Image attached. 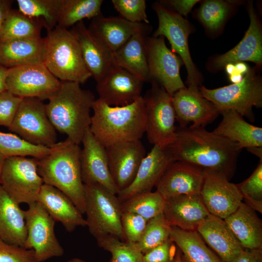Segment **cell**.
Segmentation results:
<instances>
[{
  "instance_id": "cell-1",
  "label": "cell",
  "mask_w": 262,
  "mask_h": 262,
  "mask_svg": "<svg viewBox=\"0 0 262 262\" xmlns=\"http://www.w3.org/2000/svg\"><path fill=\"white\" fill-rule=\"evenodd\" d=\"M173 161L186 162L204 169L224 173L229 180L234 173L241 150L238 144L203 127L180 128L167 147Z\"/></svg>"
},
{
  "instance_id": "cell-2",
  "label": "cell",
  "mask_w": 262,
  "mask_h": 262,
  "mask_svg": "<svg viewBox=\"0 0 262 262\" xmlns=\"http://www.w3.org/2000/svg\"><path fill=\"white\" fill-rule=\"evenodd\" d=\"M92 109L90 131L105 147L140 140L145 133L146 110L142 96L122 106L108 105L98 98Z\"/></svg>"
},
{
  "instance_id": "cell-3",
  "label": "cell",
  "mask_w": 262,
  "mask_h": 262,
  "mask_svg": "<svg viewBox=\"0 0 262 262\" xmlns=\"http://www.w3.org/2000/svg\"><path fill=\"white\" fill-rule=\"evenodd\" d=\"M49 153L37 159L39 174L44 183L66 195L83 214L84 185L82 181L79 145L67 138L51 147Z\"/></svg>"
},
{
  "instance_id": "cell-4",
  "label": "cell",
  "mask_w": 262,
  "mask_h": 262,
  "mask_svg": "<svg viewBox=\"0 0 262 262\" xmlns=\"http://www.w3.org/2000/svg\"><path fill=\"white\" fill-rule=\"evenodd\" d=\"M95 100L94 94L82 89L80 83L61 82L60 88L46 104L47 115L56 130L80 145L90 128V112Z\"/></svg>"
},
{
  "instance_id": "cell-5",
  "label": "cell",
  "mask_w": 262,
  "mask_h": 262,
  "mask_svg": "<svg viewBox=\"0 0 262 262\" xmlns=\"http://www.w3.org/2000/svg\"><path fill=\"white\" fill-rule=\"evenodd\" d=\"M43 63L62 82L83 84L92 75L82 57L79 44L67 29L56 26L44 38Z\"/></svg>"
},
{
  "instance_id": "cell-6",
  "label": "cell",
  "mask_w": 262,
  "mask_h": 262,
  "mask_svg": "<svg viewBox=\"0 0 262 262\" xmlns=\"http://www.w3.org/2000/svg\"><path fill=\"white\" fill-rule=\"evenodd\" d=\"M86 226L97 240L112 235L126 241L121 225V202L117 195L98 183L84 184Z\"/></svg>"
},
{
  "instance_id": "cell-7",
  "label": "cell",
  "mask_w": 262,
  "mask_h": 262,
  "mask_svg": "<svg viewBox=\"0 0 262 262\" xmlns=\"http://www.w3.org/2000/svg\"><path fill=\"white\" fill-rule=\"evenodd\" d=\"M257 69H249L239 83L213 89L201 86L199 93L219 112L233 110L254 122L253 107H262V80Z\"/></svg>"
},
{
  "instance_id": "cell-8",
  "label": "cell",
  "mask_w": 262,
  "mask_h": 262,
  "mask_svg": "<svg viewBox=\"0 0 262 262\" xmlns=\"http://www.w3.org/2000/svg\"><path fill=\"white\" fill-rule=\"evenodd\" d=\"M150 82L151 87L143 97L146 116L145 132L150 143L166 148L176 136V115L172 97L156 82Z\"/></svg>"
},
{
  "instance_id": "cell-9",
  "label": "cell",
  "mask_w": 262,
  "mask_h": 262,
  "mask_svg": "<svg viewBox=\"0 0 262 262\" xmlns=\"http://www.w3.org/2000/svg\"><path fill=\"white\" fill-rule=\"evenodd\" d=\"M44 183L38 171L37 159L28 157L4 159L0 185L19 205L36 202Z\"/></svg>"
},
{
  "instance_id": "cell-10",
  "label": "cell",
  "mask_w": 262,
  "mask_h": 262,
  "mask_svg": "<svg viewBox=\"0 0 262 262\" xmlns=\"http://www.w3.org/2000/svg\"><path fill=\"white\" fill-rule=\"evenodd\" d=\"M153 8L158 19V26L153 36H162L168 39L172 50L185 66L188 87L199 88L202 76L193 62L188 47V36L193 31L190 23L159 2L154 3Z\"/></svg>"
},
{
  "instance_id": "cell-11",
  "label": "cell",
  "mask_w": 262,
  "mask_h": 262,
  "mask_svg": "<svg viewBox=\"0 0 262 262\" xmlns=\"http://www.w3.org/2000/svg\"><path fill=\"white\" fill-rule=\"evenodd\" d=\"M9 129L27 142L50 147L57 143L56 130L46 104L36 98H23Z\"/></svg>"
},
{
  "instance_id": "cell-12",
  "label": "cell",
  "mask_w": 262,
  "mask_h": 262,
  "mask_svg": "<svg viewBox=\"0 0 262 262\" xmlns=\"http://www.w3.org/2000/svg\"><path fill=\"white\" fill-rule=\"evenodd\" d=\"M27 237L24 248L32 249L39 262L63 255L64 250L54 231L55 221L38 202L24 211Z\"/></svg>"
},
{
  "instance_id": "cell-13",
  "label": "cell",
  "mask_w": 262,
  "mask_h": 262,
  "mask_svg": "<svg viewBox=\"0 0 262 262\" xmlns=\"http://www.w3.org/2000/svg\"><path fill=\"white\" fill-rule=\"evenodd\" d=\"M61 82L43 63L31 64L8 69L6 90L22 98L49 99L59 90Z\"/></svg>"
},
{
  "instance_id": "cell-14",
  "label": "cell",
  "mask_w": 262,
  "mask_h": 262,
  "mask_svg": "<svg viewBox=\"0 0 262 262\" xmlns=\"http://www.w3.org/2000/svg\"><path fill=\"white\" fill-rule=\"evenodd\" d=\"M145 44L149 82H156L172 97L185 87L180 74L181 59L167 47L164 36H146Z\"/></svg>"
},
{
  "instance_id": "cell-15",
  "label": "cell",
  "mask_w": 262,
  "mask_h": 262,
  "mask_svg": "<svg viewBox=\"0 0 262 262\" xmlns=\"http://www.w3.org/2000/svg\"><path fill=\"white\" fill-rule=\"evenodd\" d=\"M200 196L209 213L223 219L234 212L243 199L236 184L224 173L206 169Z\"/></svg>"
},
{
  "instance_id": "cell-16",
  "label": "cell",
  "mask_w": 262,
  "mask_h": 262,
  "mask_svg": "<svg viewBox=\"0 0 262 262\" xmlns=\"http://www.w3.org/2000/svg\"><path fill=\"white\" fill-rule=\"evenodd\" d=\"M144 82L126 69L113 65L98 82L99 98L112 106L130 104L141 97Z\"/></svg>"
},
{
  "instance_id": "cell-17",
  "label": "cell",
  "mask_w": 262,
  "mask_h": 262,
  "mask_svg": "<svg viewBox=\"0 0 262 262\" xmlns=\"http://www.w3.org/2000/svg\"><path fill=\"white\" fill-rule=\"evenodd\" d=\"M172 101L180 128L190 122L193 127H205L220 115L213 104L200 95L199 88L185 86L173 95Z\"/></svg>"
},
{
  "instance_id": "cell-18",
  "label": "cell",
  "mask_w": 262,
  "mask_h": 262,
  "mask_svg": "<svg viewBox=\"0 0 262 262\" xmlns=\"http://www.w3.org/2000/svg\"><path fill=\"white\" fill-rule=\"evenodd\" d=\"M81 143L80 161L84 184L98 183L117 195L119 190L110 173L106 148L97 140L90 128L85 132Z\"/></svg>"
},
{
  "instance_id": "cell-19",
  "label": "cell",
  "mask_w": 262,
  "mask_h": 262,
  "mask_svg": "<svg viewBox=\"0 0 262 262\" xmlns=\"http://www.w3.org/2000/svg\"><path fill=\"white\" fill-rule=\"evenodd\" d=\"M113 180L119 191L128 187L135 178L146 156L141 140L115 144L105 147Z\"/></svg>"
},
{
  "instance_id": "cell-20",
  "label": "cell",
  "mask_w": 262,
  "mask_h": 262,
  "mask_svg": "<svg viewBox=\"0 0 262 262\" xmlns=\"http://www.w3.org/2000/svg\"><path fill=\"white\" fill-rule=\"evenodd\" d=\"M203 180L204 169L176 161L169 165L155 187L165 199L181 195H200Z\"/></svg>"
},
{
  "instance_id": "cell-21",
  "label": "cell",
  "mask_w": 262,
  "mask_h": 262,
  "mask_svg": "<svg viewBox=\"0 0 262 262\" xmlns=\"http://www.w3.org/2000/svg\"><path fill=\"white\" fill-rule=\"evenodd\" d=\"M250 24L242 40L232 49L215 57L211 62L213 71L223 69L229 64L249 61L254 63L257 68L262 64V29L260 20L250 3L248 5Z\"/></svg>"
},
{
  "instance_id": "cell-22",
  "label": "cell",
  "mask_w": 262,
  "mask_h": 262,
  "mask_svg": "<svg viewBox=\"0 0 262 262\" xmlns=\"http://www.w3.org/2000/svg\"><path fill=\"white\" fill-rule=\"evenodd\" d=\"M173 161L166 148L154 146L142 161L134 179L116 195L121 202L138 194L151 192Z\"/></svg>"
},
{
  "instance_id": "cell-23",
  "label": "cell",
  "mask_w": 262,
  "mask_h": 262,
  "mask_svg": "<svg viewBox=\"0 0 262 262\" xmlns=\"http://www.w3.org/2000/svg\"><path fill=\"white\" fill-rule=\"evenodd\" d=\"M87 28L112 52L122 47L134 34H147L151 30L147 24L132 23L120 16L104 17L102 14L92 18Z\"/></svg>"
},
{
  "instance_id": "cell-24",
  "label": "cell",
  "mask_w": 262,
  "mask_h": 262,
  "mask_svg": "<svg viewBox=\"0 0 262 262\" xmlns=\"http://www.w3.org/2000/svg\"><path fill=\"white\" fill-rule=\"evenodd\" d=\"M163 214L170 226L196 231L210 213L200 195H181L165 199Z\"/></svg>"
},
{
  "instance_id": "cell-25",
  "label": "cell",
  "mask_w": 262,
  "mask_h": 262,
  "mask_svg": "<svg viewBox=\"0 0 262 262\" xmlns=\"http://www.w3.org/2000/svg\"><path fill=\"white\" fill-rule=\"evenodd\" d=\"M70 31L79 44L86 67L98 82L114 65L112 52L89 32L83 21L73 26Z\"/></svg>"
},
{
  "instance_id": "cell-26",
  "label": "cell",
  "mask_w": 262,
  "mask_h": 262,
  "mask_svg": "<svg viewBox=\"0 0 262 262\" xmlns=\"http://www.w3.org/2000/svg\"><path fill=\"white\" fill-rule=\"evenodd\" d=\"M37 202L41 204L50 216L72 232L79 227L86 226L83 214L71 200L56 188L44 183Z\"/></svg>"
},
{
  "instance_id": "cell-27",
  "label": "cell",
  "mask_w": 262,
  "mask_h": 262,
  "mask_svg": "<svg viewBox=\"0 0 262 262\" xmlns=\"http://www.w3.org/2000/svg\"><path fill=\"white\" fill-rule=\"evenodd\" d=\"M196 231L222 262H232L244 250L224 220L211 214L199 224Z\"/></svg>"
},
{
  "instance_id": "cell-28",
  "label": "cell",
  "mask_w": 262,
  "mask_h": 262,
  "mask_svg": "<svg viewBox=\"0 0 262 262\" xmlns=\"http://www.w3.org/2000/svg\"><path fill=\"white\" fill-rule=\"evenodd\" d=\"M224 220L243 248L262 249V222L252 208L242 202L237 210Z\"/></svg>"
},
{
  "instance_id": "cell-29",
  "label": "cell",
  "mask_w": 262,
  "mask_h": 262,
  "mask_svg": "<svg viewBox=\"0 0 262 262\" xmlns=\"http://www.w3.org/2000/svg\"><path fill=\"white\" fill-rule=\"evenodd\" d=\"M220 114L222 120L213 132L238 144L242 149L262 147V128L248 123L233 110H222Z\"/></svg>"
},
{
  "instance_id": "cell-30",
  "label": "cell",
  "mask_w": 262,
  "mask_h": 262,
  "mask_svg": "<svg viewBox=\"0 0 262 262\" xmlns=\"http://www.w3.org/2000/svg\"><path fill=\"white\" fill-rule=\"evenodd\" d=\"M26 237L24 210L0 185V238L9 244L24 247Z\"/></svg>"
},
{
  "instance_id": "cell-31",
  "label": "cell",
  "mask_w": 262,
  "mask_h": 262,
  "mask_svg": "<svg viewBox=\"0 0 262 262\" xmlns=\"http://www.w3.org/2000/svg\"><path fill=\"white\" fill-rule=\"evenodd\" d=\"M147 35L142 33L134 34L112 52L114 65L123 68L144 82L150 81L145 44Z\"/></svg>"
},
{
  "instance_id": "cell-32",
  "label": "cell",
  "mask_w": 262,
  "mask_h": 262,
  "mask_svg": "<svg viewBox=\"0 0 262 262\" xmlns=\"http://www.w3.org/2000/svg\"><path fill=\"white\" fill-rule=\"evenodd\" d=\"M44 38L0 41V65L10 68L43 63Z\"/></svg>"
},
{
  "instance_id": "cell-33",
  "label": "cell",
  "mask_w": 262,
  "mask_h": 262,
  "mask_svg": "<svg viewBox=\"0 0 262 262\" xmlns=\"http://www.w3.org/2000/svg\"><path fill=\"white\" fill-rule=\"evenodd\" d=\"M170 238L182 252V262H222L206 246L196 231L171 226Z\"/></svg>"
},
{
  "instance_id": "cell-34",
  "label": "cell",
  "mask_w": 262,
  "mask_h": 262,
  "mask_svg": "<svg viewBox=\"0 0 262 262\" xmlns=\"http://www.w3.org/2000/svg\"><path fill=\"white\" fill-rule=\"evenodd\" d=\"M43 27V19L31 17L19 10L11 9L3 23L0 41L40 38Z\"/></svg>"
},
{
  "instance_id": "cell-35",
  "label": "cell",
  "mask_w": 262,
  "mask_h": 262,
  "mask_svg": "<svg viewBox=\"0 0 262 262\" xmlns=\"http://www.w3.org/2000/svg\"><path fill=\"white\" fill-rule=\"evenodd\" d=\"M103 2L102 0H64L57 26L67 29L83 19H92L101 14Z\"/></svg>"
},
{
  "instance_id": "cell-36",
  "label": "cell",
  "mask_w": 262,
  "mask_h": 262,
  "mask_svg": "<svg viewBox=\"0 0 262 262\" xmlns=\"http://www.w3.org/2000/svg\"><path fill=\"white\" fill-rule=\"evenodd\" d=\"M64 0H17L18 10L29 17L42 18L47 31L57 25Z\"/></svg>"
},
{
  "instance_id": "cell-37",
  "label": "cell",
  "mask_w": 262,
  "mask_h": 262,
  "mask_svg": "<svg viewBox=\"0 0 262 262\" xmlns=\"http://www.w3.org/2000/svg\"><path fill=\"white\" fill-rule=\"evenodd\" d=\"M50 151V147L32 144L16 134L0 131V156L3 159L12 157L40 159Z\"/></svg>"
},
{
  "instance_id": "cell-38",
  "label": "cell",
  "mask_w": 262,
  "mask_h": 262,
  "mask_svg": "<svg viewBox=\"0 0 262 262\" xmlns=\"http://www.w3.org/2000/svg\"><path fill=\"white\" fill-rule=\"evenodd\" d=\"M165 198L158 192L134 196L121 202L123 212L136 213L147 220L163 213Z\"/></svg>"
},
{
  "instance_id": "cell-39",
  "label": "cell",
  "mask_w": 262,
  "mask_h": 262,
  "mask_svg": "<svg viewBox=\"0 0 262 262\" xmlns=\"http://www.w3.org/2000/svg\"><path fill=\"white\" fill-rule=\"evenodd\" d=\"M236 2L221 0H205L198 9V18L206 29L212 32H216L224 24Z\"/></svg>"
},
{
  "instance_id": "cell-40",
  "label": "cell",
  "mask_w": 262,
  "mask_h": 262,
  "mask_svg": "<svg viewBox=\"0 0 262 262\" xmlns=\"http://www.w3.org/2000/svg\"><path fill=\"white\" fill-rule=\"evenodd\" d=\"M98 246L111 254L110 262H143V254L136 244L106 235L97 239Z\"/></svg>"
},
{
  "instance_id": "cell-41",
  "label": "cell",
  "mask_w": 262,
  "mask_h": 262,
  "mask_svg": "<svg viewBox=\"0 0 262 262\" xmlns=\"http://www.w3.org/2000/svg\"><path fill=\"white\" fill-rule=\"evenodd\" d=\"M171 226L163 213L147 221L144 232L136 244L143 254L170 238Z\"/></svg>"
},
{
  "instance_id": "cell-42",
  "label": "cell",
  "mask_w": 262,
  "mask_h": 262,
  "mask_svg": "<svg viewBox=\"0 0 262 262\" xmlns=\"http://www.w3.org/2000/svg\"><path fill=\"white\" fill-rule=\"evenodd\" d=\"M236 185L246 204L262 213V159L251 176Z\"/></svg>"
},
{
  "instance_id": "cell-43",
  "label": "cell",
  "mask_w": 262,
  "mask_h": 262,
  "mask_svg": "<svg viewBox=\"0 0 262 262\" xmlns=\"http://www.w3.org/2000/svg\"><path fill=\"white\" fill-rule=\"evenodd\" d=\"M115 9L120 16L132 23H149L146 13L145 0H112Z\"/></svg>"
},
{
  "instance_id": "cell-44",
  "label": "cell",
  "mask_w": 262,
  "mask_h": 262,
  "mask_svg": "<svg viewBox=\"0 0 262 262\" xmlns=\"http://www.w3.org/2000/svg\"><path fill=\"white\" fill-rule=\"evenodd\" d=\"M147 222V220L136 213L123 212L121 225L126 241L137 243L144 232Z\"/></svg>"
},
{
  "instance_id": "cell-45",
  "label": "cell",
  "mask_w": 262,
  "mask_h": 262,
  "mask_svg": "<svg viewBox=\"0 0 262 262\" xmlns=\"http://www.w3.org/2000/svg\"><path fill=\"white\" fill-rule=\"evenodd\" d=\"M0 262H39L32 249L9 244L0 238Z\"/></svg>"
},
{
  "instance_id": "cell-46",
  "label": "cell",
  "mask_w": 262,
  "mask_h": 262,
  "mask_svg": "<svg viewBox=\"0 0 262 262\" xmlns=\"http://www.w3.org/2000/svg\"><path fill=\"white\" fill-rule=\"evenodd\" d=\"M22 99L7 90L0 94V126L10 127Z\"/></svg>"
},
{
  "instance_id": "cell-47",
  "label": "cell",
  "mask_w": 262,
  "mask_h": 262,
  "mask_svg": "<svg viewBox=\"0 0 262 262\" xmlns=\"http://www.w3.org/2000/svg\"><path fill=\"white\" fill-rule=\"evenodd\" d=\"M176 251L175 244L169 238L143 254V262H173Z\"/></svg>"
},
{
  "instance_id": "cell-48",
  "label": "cell",
  "mask_w": 262,
  "mask_h": 262,
  "mask_svg": "<svg viewBox=\"0 0 262 262\" xmlns=\"http://www.w3.org/2000/svg\"><path fill=\"white\" fill-rule=\"evenodd\" d=\"M198 1L197 0H166L159 2L180 16H186Z\"/></svg>"
},
{
  "instance_id": "cell-49",
  "label": "cell",
  "mask_w": 262,
  "mask_h": 262,
  "mask_svg": "<svg viewBox=\"0 0 262 262\" xmlns=\"http://www.w3.org/2000/svg\"><path fill=\"white\" fill-rule=\"evenodd\" d=\"M232 262H262V249L244 250Z\"/></svg>"
},
{
  "instance_id": "cell-50",
  "label": "cell",
  "mask_w": 262,
  "mask_h": 262,
  "mask_svg": "<svg viewBox=\"0 0 262 262\" xmlns=\"http://www.w3.org/2000/svg\"><path fill=\"white\" fill-rule=\"evenodd\" d=\"M13 1L0 0V33L3 23L11 9Z\"/></svg>"
},
{
  "instance_id": "cell-51",
  "label": "cell",
  "mask_w": 262,
  "mask_h": 262,
  "mask_svg": "<svg viewBox=\"0 0 262 262\" xmlns=\"http://www.w3.org/2000/svg\"><path fill=\"white\" fill-rule=\"evenodd\" d=\"M8 68L0 65V94L6 90V80L8 71Z\"/></svg>"
},
{
  "instance_id": "cell-52",
  "label": "cell",
  "mask_w": 262,
  "mask_h": 262,
  "mask_svg": "<svg viewBox=\"0 0 262 262\" xmlns=\"http://www.w3.org/2000/svg\"><path fill=\"white\" fill-rule=\"evenodd\" d=\"M234 72L240 73L242 75L246 74L249 69L246 65L244 62H238L234 64Z\"/></svg>"
},
{
  "instance_id": "cell-53",
  "label": "cell",
  "mask_w": 262,
  "mask_h": 262,
  "mask_svg": "<svg viewBox=\"0 0 262 262\" xmlns=\"http://www.w3.org/2000/svg\"><path fill=\"white\" fill-rule=\"evenodd\" d=\"M243 75L234 72L232 74L229 75V80L232 84L237 83L241 82L243 77Z\"/></svg>"
},
{
  "instance_id": "cell-54",
  "label": "cell",
  "mask_w": 262,
  "mask_h": 262,
  "mask_svg": "<svg viewBox=\"0 0 262 262\" xmlns=\"http://www.w3.org/2000/svg\"><path fill=\"white\" fill-rule=\"evenodd\" d=\"M247 150L256 155L260 159H262V147H254L247 149Z\"/></svg>"
},
{
  "instance_id": "cell-55",
  "label": "cell",
  "mask_w": 262,
  "mask_h": 262,
  "mask_svg": "<svg viewBox=\"0 0 262 262\" xmlns=\"http://www.w3.org/2000/svg\"><path fill=\"white\" fill-rule=\"evenodd\" d=\"M226 72L229 75L232 74L235 70L234 64H229L227 65L225 67Z\"/></svg>"
},
{
  "instance_id": "cell-56",
  "label": "cell",
  "mask_w": 262,
  "mask_h": 262,
  "mask_svg": "<svg viewBox=\"0 0 262 262\" xmlns=\"http://www.w3.org/2000/svg\"><path fill=\"white\" fill-rule=\"evenodd\" d=\"M173 262H182L180 256V251L179 249L176 251Z\"/></svg>"
},
{
  "instance_id": "cell-57",
  "label": "cell",
  "mask_w": 262,
  "mask_h": 262,
  "mask_svg": "<svg viewBox=\"0 0 262 262\" xmlns=\"http://www.w3.org/2000/svg\"><path fill=\"white\" fill-rule=\"evenodd\" d=\"M66 262H86L84 260L79 258H74L68 260Z\"/></svg>"
},
{
  "instance_id": "cell-58",
  "label": "cell",
  "mask_w": 262,
  "mask_h": 262,
  "mask_svg": "<svg viewBox=\"0 0 262 262\" xmlns=\"http://www.w3.org/2000/svg\"><path fill=\"white\" fill-rule=\"evenodd\" d=\"M4 160V159L0 156V178Z\"/></svg>"
}]
</instances>
